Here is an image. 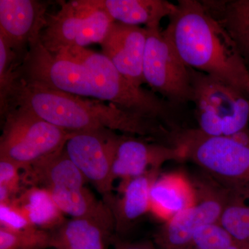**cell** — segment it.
Segmentation results:
<instances>
[{
  "mask_svg": "<svg viewBox=\"0 0 249 249\" xmlns=\"http://www.w3.org/2000/svg\"><path fill=\"white\" fill-rule=\"evenodd\" d=\"M163 30L187 66L249 93V70L227 31L201 1L178 0Z\"/></svg>",
  "mask_w": 249,
  "mask_h": 249,
  "instance_id": "cell-1",
  "label": "cell"
},
{
  "mask_svg": "<svg viewBox=\"0 0 249 249\" xmlns=\"http://www.w3.org/2000/svg\"><path fill=\"white\" fill-rule=\"evenodd\" d=\"M41 117L67 132L108 129L156 139L161 133L160 121L119 109L94 98L49 90L41 98Z\"/></svg>",
  "mask_w": 249,
  "mask_h": 249,
  "instance_id": "cell-2",
  "label": "cell"
},
{
  "mask_svg": "<svg viewBox=\"0 0 249 249\" xmlns=\"http://www.w3.org/2000/svg\"><path fill=\"white\" fill-rule=\"evenodd\" d=\"M56 55L76 60L88 69L94 99L111 103L127 112L160 121L170 129L177 125L172 118L176 107L153 91L131 83L103 53L77 47Z\"/></svg>",
  "mask_w": 249,
  "mask_h": 249,
  "instance_id": "cell-3",
  "label": "cell"
},
{
  "mask_svg": "<svg viewBox=\"0 0 249 249\" xmlns=\"http://www.w3.org/2000/svg\"><path fill=\"white\" fill-rule=\"evenodd\" d=\"M189 69L199 128L214 137L249 132V93L213 76Z\"/></svg>",
  "mask_w": 249,
  "mask_h": 249,
  "instance_id": "cell-4",
  "label": "cell"
},
{
  "mask_svg": "<svg viewBox=\"0 0 249 249\" xmlns=\"http://www.w3.org/2000/svg\"><path fill=\"white\" fill-rule=\"evenodd\" d=\"M169 143L227 186L249 181V145L230 137H214L199 129H171Z\"/></svg>",
  "mask_w": 249,
  "mask_h": 249,
  "instance_id": "cell-5",
  "label": "cell"
},
{
  "mask_svg": "<svg viewBox=\"0 0 249 249\" xmlns=\"http://www.w3.org/2000/svg\"><path fill=\"white\" fill-rule=\"evenodd\" d=\"M2 121L0 158L14 162L22 170L61 151L70 136L22 107L11 108Z\"/></svg>",
  "mask_w": 249,
  "mask_h": 249,
  "instance_id": "cell-6",
  "label": "cell"
},
{
  "mask_svg": "<svg viewBox=\"0 0 249 249\" xmlns=\"http://www.w3.org/2000/svg\"><path fill=\"white\" fill-rule=\"evenodd\" d=\"M55 15L47 16L41 32L42 45L56 55L72 48L102 43L114 21L104 11L95 7L91 0L59 1Z\"/></svg>",
  "mask_w": 249,
  "mask_h": 249,
  "instance_id": "cell-7",
  "label": "cell"
},
{
  "mask_svg": "<svg viewBox=\"0 0 249 249\" xmlns=\"http://www.w3.org/2000/svg\"><path fill=\"white\" fill-rule=\"evenodd\" d=\"M146 29L143 61L145 83L153 92L164 98L174 107L192 103L193 89L188 67L160 27Z\"/></svg>",
  "mask_w": 249,
  "mask_h": 249,
  "instance_id": "cell-8",
  "label": "cell"
},
{
  "mask_svg": "<svg viewBox=\"0 0 249 249\" xmlns=\"http://www.w3.org/2000/svg\"><path fill=\"white\" fill-rule=\"evenodd\" d=\"M19 78L28 84L93 98L89 72L80 62L54 55L44 47L40 37L34 39L19 67Z\"/></svg>",
  "mask_w": 249,
  "mask_h": 249,
  "instance_id": "cell-9",
  "label": "cell"
},
{
  "mask_svg": "<svg viewBox=\"0 0 249 249\" xmlns=\"http://www.w3.org/2000/svg\"><path fill=\"white\" fill-rule=\"evenodd\" d=\"M120 135L108 129L72 132L65 150L69 158L102 195H112V165Z\"/></svg>",
  "mask_w": 249,
  "mask_h": 249,
  "instance_id": "cell-10",
  "label": "cell"
},
{
  "mask_svg": "<svg viewBox=\"0 0 249 249\" xmlns=\"http://www.w3.org/2000/svg\"><path fill=\"white\" fill-rule=\"evenodd\" d=\"M228 188L201 187L195 204L174 216L155 236L160 249H194V236L200 228L216 224L227 204Z\"/></svg>",
  "mask_w": 249,
  "mask_h": 249,
  "instance_id": "cell-11",
  "label": "cell"
},
{
  "mask_svg": "<svg viewBox=\"0 0 249 249\" xmlns=\"http://www.w3.org/2000/svg\"><path fill=\"white\" fill-rule=\"evenodd\" d=\"M49 1L0 0V36L22 60L47 23Z\"/></svg>",
  "mask_w": 249,
  "mask_h": 249,
  "instance_id": "cell-12",
  "label": "cell"
},
{
  "mask_svg": "<svg viewBox=\"0 0 249 249\" xmlns=\"http://www.w3.org/2000/svg\"><path fill=\"white\" fill-rule=\"evenodd\" d=\"M146 28L114 22L101 44L102 53L131 83L142 88Z\"/></svg>",
  "mask_w": 249,
  "mask_h": 249,
  "instance_id": "cell-13",
  "label": "cell"
},
{
  "mask_svg": "<svg viewBox=\"0 0 249 249\" xmlns=\"http://www.w3.org/2000/svg\"><path fill=\"white\" fill-rule=\"evenodd\" d=\"M186 159L181 147L149 142L134 137L120 136L112 165L114 180L138 178L160 170L165 162Z\"/></svg>",
  "mask_w": 249,
  "mask_h": 249,
  "instance_id": "cell-14",
  "label": "cell"
},
{
  "mask_svg": "<svg viewBox=\"0 0 249 249\" xmlns=\"http://www.w3.org/2000/svg\"><path fill=\"white\" fill-rule=\"evenodd\" d=\"M115 232L112 213L101 216L72 217L52 231V247L55 249H106Z\"/></svg>",
  "mask_w": 249,
  "mask_h": 249,
  "instance_id": "cell-15",
  "label": "cell"
},
{
  "mask_svg": "<svg viewBox=\"0 0 249 249\" xmlns=\"http://www.w3.org/2000/svg\"><path fill=\"white\" fill-rule=\"evenodd\" d=\"M158 173L159 170H153L138 178L122 180L120 196L115 197L111 195L103 199L114 215L115 232H125L150 211V191Z\"/></svg>",
  "mask_w": 249,
  "mask_h": 249,
  "instance_id": "cell-16",
  "label": "cell"
},
{
  "mask_svg": "<svg viewBox=\"0 0 249 249\" xmlns=\"http://www.w3.org/2000/svg\"><path fill=\"white\" fill-rule=\"evenodd\" d=\"M86 181L84 175L69 158L65 148L23 170L22 174V183L27 187L47 190L78 188L85 186Z\"/></svg>",
  "mask_w": 249,
  "mask_h": 249,
  "instance_id": "cell-17",
  "label": "cell"
},
{
  "mask_svg": "<svg viewBox=\"0 0 249 249\" xmlns=\"http://www.w3.org/2000/svg\"><path fill=\"white\" fill-rule=\"evenodd\" d=\"M114 21L131 26L160 27L163 18L169 17L175 4L165 0H91Z\"/></svg>",
  "mask_w": 249,
  "mask_h": 249,
  "instance_id": "cell-18",
  "label": "cell"
},
{
  "mask_svg": "<svg viewBox=\"0 0 249 249\" xmlns=\"http://www.w3.org/2000/svg\"><path fill=\"white\" fill-rule=\"evenodd\" d=\"M196 191L186 178L177 174L157 177L150 191V211L169 220L195 204Z\"/></svg>",
  "mask_w": 249,
  "mask_h": 249,
  "instance_id": "cell-19",
  "label": "cell"
},
{
  "mask_svg": "<svg viewBox=\"0 0 249 249\" xmlns=\"http://www.w3.org/2000/svg\"><path fill=\"white\" fill-rule=\"evenodd\" d=\"M205 9L232 37L249 67V0H203Z\"/></svg>",
  "mask_w": 249,
  "mask_h": 249,
  "instance_id": "cell-20",
  "label": "cell"
},
{
  "mask_svg": "<svg viewBox=\"0 0 249 249\" xmlns=\"http://www.w3.org/2000/svg\"><path fill=\"white\" fill-rule=\"evenodd\" d=\"M37 229L53 231L67 220L49 191L37 186L22 190L12 201Z\"/></svg>",
  "mask_w": 249,
  "mask_h": 249,
  "instance_id": "cell-21",
  "label": "cell"
},
{
  "mask_svg": "<svg viewBox=\"0 0 249 249\" xmlns=\"http://www.w3.org/2000/svg\"><path fill=\"white\" fill-rule=\"evenodd\" d=\"M227 187V204L218 224L236 240L249 245V181Z\"/></svg>",
  "mask_w": 249,
  "mask_h": 249,
  "instance_id": "cell-22",
  "label": "cell"
},
{
  "mask_svg": "<svg viewBox=\"0 0 249 249\" xmlns=\"http://www.w3.org/2000/svg\"><path fill=\"white\" fill-rule=\"evenodd\" d=\"M64 214L72 217H90L112 213L104 201L98 200L85 186L47 190Z\"/></svg>",
  "mask_w": 249,
  "mask_h": 249,
  "instance_id": "cell-23",
  "label": "cell"
},
{
  "mask_svg": "<svg viewBox=\"0 0 249 249\" xmlns=\"http://www.w3.org/2000/svg\"><path fill=\"white\" fill-rule=\"evenodd\" d=\"M22 62L0 36V114L4 112L10 91L19 78L18 70Z\"/></svg>",
  "mask_w": 249,
  "mask_h": 249,
  "instance_id": "cell-24",
  "label": "cell"
},
{
  "mask_svg": "<svg viewBox=\"0 0 249 249\" xmlns=\"http://www.w3.org/2000/svg\"><path fill=\"white\" fill-rule=\"evenodd\" d=\"M52 232L36 229L16 232L0 227V249H44L52 247Z\"/></svg>",
  "mask_w": 249,
  "mask_h": 249,
  "instance_id": "cell-25",
  "label": "cell"
},
{
  "mask_svg": "<svg viewBox=\"0 0 249 249\" xmlns=\"http://www.w3.org/2000/svg\"><path fill=\"white\" fill-rule=\"evenodd\" d=\"M194 249H249V245L236 240L216 223L204 226L196 231Z\"/></svg>",
  "mask_w": 249,
  "mask_h": 249,
  "instance_id": "cell-26",
  "label": "cell"
},
{
  "mask_svg": "<svg viewBox=\"0 0 249 249\" xmlns=\"http://www.w3.org/2000/svg\"><path fill=\"white\" fill-rule=\"evenodd\" d=\"M19 165L0 158V204L14 201L22 191V175Z\"/></svg>",
  "mask_w": 249,
  "mask_h": 249,
  "instance_id": "cell-27",
  "label": "cell"
},
{
  "mask_svg": "<svg viewBox=\"0 0 249 249\" xmlns=\"http://www.w3.org/2000/svg\"><path fill=\"white\" fill-rule=\"evenodd\" d=\"M0 227L16 232H27L37 229L13 201L0 204Z\"/></svg>",
  "mask_w": 249,
  "mask_h": 249,
  "instance_id": "cell-28",
  "label": "cell"
},
{
  "mask_svg": "<svg viewBox=\"0 0 249 249\" xmlns=\"http://www.w3.org/2000/svg\"><path fill=\"white\" fill-rule=\"evenodd\" d=\"M110 243L114 249H157L151 244L134 243L121 240L118 236L114 235L111 238Z\"/></svg>",
  "mask_w": 249,
  "mask_h": 249,
  "instance_id": "cell-29",
  "label": "cell"
}]
</instances>
